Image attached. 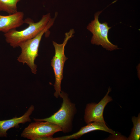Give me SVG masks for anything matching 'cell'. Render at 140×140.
Instances as JSON below:
<instances>
[{
	"instance_id": "cell-1",
	"label": "cell",
	"mask_w": 140,
	"mask_h": 140,
	"mask_svg": "<svg viewBox=\"0 0 140 140\" xmlns=\"http://www.w3.org/2000/svg\"><path fill=\"white\" fill-rule=\"evenodd\" d=\"M51 18L50 13L43 15L41 19L36 23L31 19L27 18L24 20V23L28 26L21 31L13 29L4 33L5 40L13 48L18 47L21 43L37 35L46 26Z\"/></svg>"
},
{
	"instance_id": "cell-2",
	"label": "cell",
	"mask_w": 140,
	"mask_h": 140,
	"mask_svg": "<svg viewBox=\"0 0 140 140\" xmlns=\"http://www.w3.org/2000/svg\"><path fill=\"white\" fill-rule=\"evenodd\" d=\"M57 15L55 13L54 17L51 18L46 26L35 37L21 43L19 45L21 49V53L17 58V60L24 64H26L34 74L37 73V67L34 63L35 60L38 56L39 48L41 38L53 25Z\"/></svg>"
},
{
	"instance_id": "cell-3",
	"label": "cell",
	"mask_w": 140,
	"mask_h": 140,
	"mask_svg": "<svg viewBox=\"0 0 140 140\" xmlns=\"http://www.w3.org/2000/svg\"><path fill=\"white\" fill-rule=\"evenodd\" d=\"M60 96L62 99L63 102L57 111L48 117L34 118L33 120L35 121H46L56 124L61 128L62 131L66 133L72 129V121L76 112V108L66 93L61 91Z\"/></svg>"
},
{
	"instance_id": "cell-4",
	"label": "cell",
	"mask_w": 140,
	"mask_h": 140,
	"mask_svg": "<svg viewBox=\"0 0 140 140\" xmlns=\"http://www.w3.org/2000/svg\"><path fill=\"white\" fill-rule=\"evenodd\" d=\"M75 33L74 29H71L65 33V37L63 43L59 44L52 41L55 50L54 56L51 60V65L54 73L55 81L54 86L55 92L54 95L57 98L60 96L61 92V83L63 78V71L65 62L68 58L64 53L65 48L68 41L73 36Z\"/></svg>"
},
{
	"instance_id": "cell-5",
	"label": "cell",
	"mask_w": 140,
	"mask_h": 140,
	"mask_svg": "<svg viewBox=\"0 0 140 140\" xmlns=\"http://www.w3.org/2000/svg\"><path fill=\"white\" fill-rule=\"evenodd\" d=\"M30 123L22 132V137L31 140H55L53 135L62 131L58 125L46 121H35Z\"/></svg>"
},
{
	"instance_id": "cell-6",
	"label": "cell",
	"mask_w": 140,
	"mask_h": 140,
	"mask_svg": "<svg viewBox=\"0 0 140 140\" xmlns=\"http://www.w3.org/2000/svg\"><path fill=\"white\" fill-rule=\"evenodd\" d=\"M98 11L94 15V19L87 26V29L93 34L91 42L92 44L96 45H101L107 50L112 51L118 49L117 45L112 44L108 38L109 30L111 28L105 22L101 23L99 20V17L102 12Z\"/></svg>"
},
{
	"instance_id": "cell-7",
	"label": "cell",
	"mask_w": 140,
	"mask_h": 140,
	"mask_svg": "<svg viewBox=\"0 0 140 140\" xmlns=\"http://www.w3.org/2000/svg\"><path fill=\"white\" fill-rule=\"evenodd\" d=\"M111 91L109 87L106 95L98 103H92L87 104L84 116L85 121L87 124L93 122H105L103 112L107 104L112 100V98L108 95Z\"/></svg>"
},
{
	"instance_id": "cell-8",
	"label": "cell",
	"mask_w": 140,
	"mask_h": 140,
	"mask_svg": "<svg viewBox=\"0 0 140 140\" xmlns=\"http://www.w3.org/2000/svg\"><path fill=\"white\" fill-rule=\"evenodd\" d=\"M34 109V106L32 105L26 112L20 117L16 116L9 120H0V137H7L8 135L7 132L9 129L14 127H17L20 124H24L31 122L30 116Z\"/></svg>"
},
{
	"instance_id": "cell-9",
	"label": "cell",
	"mask_w": 140,
	"mask_h": 140,
	"mask_svg": "<svg viewBox=\"0 0 140 140\" xmlns=\"http://www.w3.org/2000/svg\"><path fill=\"white\" fill-rule=\"evenodd\" d=\"M24 13L18 11L8 15H0V31L4 33L15 29L24 23Z\"/></svg>"
},
{
	"instance_id": "cell-10",
	"label": "cell",
	"mask_w": 140,
	"mask_h": 140,
	"mask_svg": "<svg viewBox=\"0 0 140 140\" xmlns=\"http://www.w3.org/2000/svg\"><path fill=\"white\" fill-rule=\"evenodd\" d=\"M101 130L115 135L116 132L108 128L105 122H91L81 128L78 132L72 135L55 138L56 140H68L76 139L80 137L86 133L96 130Z\"/></svg>"
},
{
	"instance_id": "cell-11",
	"label": "cell",
	"mask_w": 140,
	"mask_h": 140,
	"mask_svg": "<svg viewBox=\"0 0 140 140\" xmlns=\"http://www.w3.org/2000/svg\"><path fill=\"white\" fill-rule=\"evenodd\" d=\"M22 0H0V11L9 14L17 12L18 3Z\"/></svg>"
},
{
	"instance_id": "cell-12",
	"label": "cell",
	"mask_w": 140,
	"mask_h": 140,
	"mask_svg": "<svg viewBox=\"0 0 140 140\" xmlns=\"http://www.w3.org/2000/svg\"><path fill=\"white\" fill-rule=\"evenodd\" d=\"M132 120L133 124L130 134L127 140H139L140 138V114L139 113L137 117H132Z\"/></svg>"
}]
</instances>
